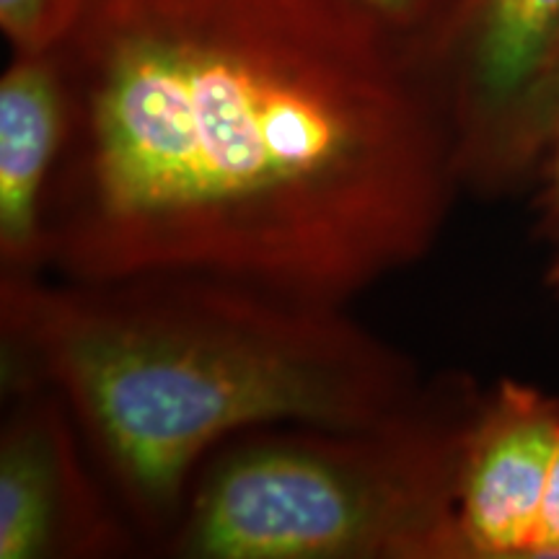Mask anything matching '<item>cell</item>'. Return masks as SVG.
Here are the masks:
<instances>
[{
  "instance_id": "6da1fadb",
  "label": "cell",
  "mask_w": 559,
  "mask_h": 559,
  "mask_svg": "<svg viewBox=\"0 0 559 559\" xmlns=\"http://www.w3.org/2000/svg\"><path fill=\"white\" fill-rule=\"evenodd\" d=\"M45 275L156 272L347 306L461 190L417 50L353 0H81Z\"/></svg>"
},
{
  "instance_id": "7a4b0ae2",
  "label": "cell",
  "mask_w": 559,
  "mask_h": 559,
  "mask_svg": "<svg viewBox=\"0 0 559 559\" xmlns=\"http://www.w3.org/2000/svg\"><path fill=\"white\" fill-rule=\"evenodd\" d=\"M0 340L3 394L58 391L138 539L156 549L230 438L366 428L428 381L347 306L187 272L0 275Z\"/></svg>"
},
{
  "instance_id": "3957f363",
  "label": "cell",
  "mask_w": 559,
  "mask_h": 559,
  "mask_svg": "<svg viewBox=\"0 0 559 559\" xmlns=\"http://www.w3.org/2000/svg\"><path fill=\"white\" fill-rule=\"evenodd\" d=\"M440 373L366 428L275 425L213 451L166 555L179 559H464L459 464L481 400Z\"/></svg>"
},
{
  "instance_id": "277c9868",
  "label": "cell",
  "mask_w": 559,
  "mask_h": 559,
  "mask_svg": "<svg viewBox=\"0 0 559 559\" xmlns=\"http://www.w3.org/2000/svg\"><path fill=\"white\" fill-rule=\"evenodd\" d=\"M423 60L449 115L461 190H519L547 151L559 0H459Z\"/></svg>"
},
{
  "instance_id": "5b68a950",
  "label": "cell",
  "mask_w": 559,
  "mask_h": 559,
  "mask_svg": "<svg viewBox=\"0 0 559 559\" xmlns=\"http://www.w3.org/2000/svg\"><path fill=\"white\" fill-rule=\"evenodd\" d=\"M0 428V559H107L138 534L102 487L73 409L50 386L5 391Z\"/></svg>"
},
{
  "instance_id": "8992f818",
  "label": "cell",
  "mask_w": 559,
  "mask_h": 559,
  "mask_svg": "<svg viewBox=\"0 0 559 559\" xmlns=\"http://www.w3.org/2000/svg\"><path fill=\"white\" fill-rule=\"evenodd\" d=\"M559 438V396L500 379L481 391L459 464L464 559H531Z\"/></svg>"
},
{
  "instance_id": "52a82bcc",
  "label": "cell",
  "mask_w": 559,
  "mask_h": 559,
  "mask_svg": "<svg viewBox=\"0 0 559 559\" xmlns=\"http://www.w3.org/2000/svg\"><path fill=\"white\" fill-rule=\"evenodd\" d=\"M68 117L60 52H13L0 79V275H45V198Z\"/></svg>"
},
{
  "instance_id": "ba28073f",
  "label": "cell",
  "mask_w": 559,
  "mask_h": 559,
  "mask_svg": "<svg viewBox=\"0 0 559 559\" xmlns=\"http://www.w3.org/2000/svg\"><path fill=\"white\" fill-rule=\"evenodd\" d=\"M79 11L81 0H0V29L13 52L58 50Z\"/></svg>"
},
{
  "instance_id": "9c48e42d",
  "label": "cell",
  "mask_w": 559,
  "mask_h": 559,
  "mask_svg": "<svg viewBox=\"0 0 559 559\" xmlns=\"http://www.w3.org/2000/svg\"><path fill=\"white\" fill-rule=\"evenodd\" d=\"M353 3H358L370 19L379 21L383 29L423 58L459 0H353Z\"/></svg>"
},
{
  "instance_id": "30bf717a",
  "label": "cell",
  "mask_w": 559,
  "mask_h": 559,
  "mask_svg": "<svg viewBox=\"0 0 559 559\" xmlns=\"http://www.w3.org/2000/svg\"><path fill=\"white\" fill-rule=\"evenodd\" d=\"M531 559H559V438L555 459H551L547 495H544L539 534H536Z\"/></svg>"
},
{
  "instance_id": "8fae6325",
  "label": "cell",
  "mask_w": 559,
  "mask_h": 559,
  "mask_svg": "<svg viewBox=\"0 0 559 559\" xmlns=\"http://www.w3.org/2000/svg\"><path fill=\"white\" fill-rule=\"evenodd\" d=\"M539 174L544 177V187L539 194L542 223L547 230H555L559 228V120L555 124V130H551Z\"/></svg>"
},
{
  "instance_id": "7c38bea8",
  "label": "cell",
  "mask_w": 559,
  "mask_h": 559,
  "mask_svg": "<svg viewBox=\"0 0 559 559\" xmlns=\"http://www.w3.org/2000/svg\"><path fill=\"white\" fill-rule=\"evenodd\" d=\"M557 120H559V68H557L555 79H551V86L547 91V102H544V138H547V145H549L551 130H555Z\"/></svg>"
},
{
  "instance_id": "4fadbf2b",
  "label": "cell",
  "mask_w": 559,
  "mask_h": 559,
  "mask_svg": "<svg viewBox=\"0 0 559 559\" xmlns=\"http://www.w3.org/2000/svg\"><path fill=\"white\" fill-rule=\"evenodd\" d=\"M547 285H549L551 296L559 300V251H557L555 262H551L549 270H547Z\"/></svg>"
}]
</instances>
